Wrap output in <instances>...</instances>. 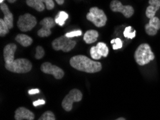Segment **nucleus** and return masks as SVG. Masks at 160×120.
<instances>
[{"label": "nucleus", "instance_id": "3", "mask_svg": "<svg viewBox=\"0 0 160 120\" xmlns=\"http://www.w3.org/2000/svg\"><path fill=\"white\" fill-rule=\"evenodd\" d=\"M32 63L29 60L25 58H18L14 60L10 64H5V68L9 71L25 73L30 71L32 69Z\"/></svg>", "mask_w": 160, "mask_h": 120}, {"label": "nucleus", "instance_id": "7", "mask_svg": "<svg viewBox=\"0 0 160 120\" xmlns=\"http://www.w3.org/2000/svg\"><path fill=\"white\" fill-rule=\"evenodd\" d=\"M37 24V19L32 14L26 13L19 17L18 21V26L22 32H28L32 30Z\"/></svg>", "mask_w": 160, "mask_h": 120}, {"label": "nucleus", "instance_id": "6", "mask_svg": "<svg viewBox=\"0 0 160 120\" xmlns=\"http://www.w3.org/2000/svg\"><path fill=\"white\" fill-rule=\"evenodd\" d=\"M83 98V94L81 91L74 89H72L68 95H66L62 102V107L66 112H71L74 102H79Z\"/></svg>", "mask_w": 160, "mask_h": 120}, {"label": "nucleus", "instance_id": "32", "mask_svg": "<svg viewBox=\"0 0 160 120\" xmlns=\"http://www.w3.org/2000/svg\"><path fill=\"white\" fill-rule=\"evenodd\" d=\"M116 120H126L125 118H123V117H119V118H118Z\"/></svg>", "mask_w": 160, "mask_h": 120}, {"label": "nucleus", "instance_id": "10", "mask_svg": "<svg viewBox=\"0 0 160 120\" xmlns=\"http://www.w3.org/2000/svg\"><path fill=\"white\" fill-rule=\"evenodd\" d=\"M41 70L47 74L54 76L56 79H61L64 76V71L58 66L51 64L49 62H45L41 65Z\"/></svg>", "mask_w": 160, "mask_h": 120}, {"label": "nucleus", "instance_id": "24", "mask_svg": "<svg viewBox=\"0 0 160 120\" xmlns=\"http://www.w3.org/2000/svg\"><path fill=\"white\" fill-rule=\"evenodd\" d=\"M111 43L112 44L113 50H118V49L122 48L123 46V42L120 38L113 39L111 41Z\"/></svg>", "mask_w": 160, "mask_h": 120}, {"label": "nucleus", "instance_id": "28", "mask_svg": "<svg viewBox=\"0 0 160 120\" xmlns=\"http://www.w3.org/2000/svg\"><path fill=\"white\" fill-rule=\"evenodd\" d=\"M45 104V101L42 99H39V100H37V101L33 102V105L35 107H38V106H39V105H42Z\"/></svg>", "mask_w": 160, "mask_h": 120}, {"label": "nucleus", "instance_id": "15", "mask_svg": "<svg viewBox=\"0 0 160 120\" xmlns=\"http://www.w3.org/2000/svg\"><path fill=\"white\" fill-rule=\"evenodd\" d=\"M0 8L4 14V21L7 24L9 29L13 28V14L9 11L8 6L5 3H2L0 5Z\"/></svg>", "mask_w": 160, "mask_h": 120}, {"label": "nucleus", "instance_id": "5", "mask_svg": "<svg viewBox=\"0 0 160 120\" xmlns=\"http://www.w3.org/2000/svg\"><path fill=\"white\" fill-rule=\"evenodd\" d=\"M76 45V41L71 40L65 35L56 38L52 43V46L55 50H62L65 53L71 51Z\"/></svg>", "mask_w": 160, "mask_h": 120}, {"label": "nucleus", "instance_id": "25", "mask_svg": "<svg viewBox=\"0 0 160 120\" xmlns=\"http://www.w3.org/2000/svg\"><path fill=\"white\" fill-rule=\"evenodd\" d=\"M45 55V50L41 46H38L36 48V53H35V58L36 59H41L43 56Z\"/></svg>", "mask_w": 160, "mask_h": 120}, {"label": "nucleus", "instance_id": "21", "mask_svg": "<svg viewBox=\"0 0 160 120\" xmlns=\"http://www.w3.org/2000/svg\"><path fill=\"white\" fill-rule=\"evenodd\" d=\"M123 35L128 39L134 38L136 36V30H133V28L131 26L127 27L123 31Z\"/></svg>", "mask_w": 160, "mask_h": 120}, {"label": "nucleus", "instance_id": "12", "mask_svg": "<svg viewBox=\"0 0 160 120\" xmlns=\"http://www.w3.org/2000/svg\"><path fill=\"white\" fill-rule=\"evenodd\" d=\"M160 29V20L157 17L149 19V23L145 25V30L147 35L153 36L157 33Z\"/></svg>", "mask_w": 160, "mask_h": 120}, {"label": "nucleus", "instance_id": "13", "mask_svg": "<svg viewBox=\"0 0 160 120\" xmlns=\"http://www.w3.org/2000/svg\"><path fill=\"white\" fill-rule=\"evenodd\" d=\"M17 50V45L14 43L7 45L4 48V58L5 64H10L14 60V53Z\"/></svg>", "mask_w": 160, "mask_h": 120}, {"label": "nucleus", "instance_id": "22", "mask_svg": "<svg viewBox=\"0 0 160 120\" xmlns=\"http://www.w3.org/2000/svg\"><path fill=\"white\" fill-rule=\"evenodd\" d=\"M10 29L8 28L7 24L4 23L3 19H0V36L3 37L5 36Z\"/></svg>", "mask_w": 160, "mask_h": 120}, {"label": "nucleus", "instance_id": "27", "mask_svg": "<svg viewBox=\"0 0 160 120\" xmlns=\"http://www.w3.org/2000/svg\"><path fill=\"white\" fill-rule=\"evenodd\" d=\"M82 35V31L81 30H75L70 32V33H68L65 34V36L68 37V38H73V37L76 36H81Z\"/></svg>", "mask_w": 160, "mask_h": 120}, {"label": "nucleus", "instance_id": "11", "mask_svg": "<svg viewBox=\"0 0 160 120\" xmlns=\"http://www.w3.org/2000/svg\"><path fill=\"white\" fill-rule=\"evenodd\" d=\"M108 48L104 43H98L96 46L91 48L90 53L93 59L99 60L101 57H107L108 54Z\"/></svg>", "mask_w": 160, "mask_h": 120}, {"label": "nucleus", "instance_id": "31", "mask_svg": "<svg viewBox=\"0 0 160 120\" xmlns=\"http://www.w3.org/2000/svg\"><path fill=\"white\" fill-rule=\"evenodd\" d=\"M7 1H8L9 3H14V2H15L17 0H7Z\"/></svg>", "mask_w": 160, "mask_h": 120}, {"label": "nucleus", "instance_id": "30", "mask_svg": "<svg viewBox=\"0 0 160 120\" xmlns=\"http://www.w3.org/2000/svg\"><path fill=\"white\" fill-rule=\"evenodd\" d=\"M55 1H56V2L58 4H60V5H62V4L64 3L65 0H55Z\"/></svg>", "mask_w": 160, "mask_h": 120}, {"label": "nucleus", "instance_id": "9", "mask_svg": "<svg viewBox=\"0 0 160 120\" xmlns=\"http://www.w3.org/2000/svg\"><path fill=\"white\" fill-rule=\"evenodd\" d=\"M40 24L42 27L38 30V35L40 38H45V37H48L51 35L50 29L54 28L56 23L55 19H53L52 18H45L40 22Z\"/></svg>", "mask_w": 160, "mask_h": 120}, {"label": "nucleus", "instance_id": "29", "mask_svg": "<svg viewBox=\"0 0 160 120\" xmlns=\"http://www.w3.org/2000/svg\"><path fill=\"white\" fill-rule=\"evenodd\" d=\"M39 92H40V90H39L38 89H30V91H29L28 94L30 95H33L35 94H38Z\"/></svg>", "mask_w": 160, "mask_h": 120}, {"label": "nucleus", "instance_id": "33", "mask_svg": "<svg viewBox=\"0 0 160 120\" xmlns=\"http://www.w3.org/2000/svg\"><path fill=\"white\" fill-rule=\"evenodd\" d=\"M4 1V0H0V3L2 4V3H3Z\"/></svg>", "mask_w": 160, "mask_h": 120}, {"label": "nucleus", "instance_id": "1", "mask_svg": "<svg viewBox=\"0 0 160 120\" xmlns=\"http://www.w3.org/2000/svg\"><path fill=\"white\" fill-rule=\"evenodd\" d=\"M70 64L72 68L86 73H97L102 69V65L98 61L92 60L85 55L73 56L70 60Z\"/></svg>", "mask_w": 160, "mask_h": 120}, {"label": "nucleus", "instance_id": "2", "mask_svg": "<svg viewBox=\"0 0 160 120\" xmlns=\"http://www.w3.org/2000/svg\"><path fill=\"white\" fill-rule=\"evenodd\" d=\"M134 58L139 65H144L154 59V54L149 45L144 43L140 45L135 51Z\"/></svg>", "mask_w": 160, "mask_h": 120}, {"label": "nucleus", "instance_id": "20", "mask_svg": "<svg viewBox=\"0 0 160 120\" xmlns=\"http://www.w3.org/2000/svg\"><path fill=\"white\" fill-rule=\"evenodd\" d=\"M68 18V14L64 11H61L55 17V21L56 24H59L60 26H63Z\"/></svg>", "mask_w": 160, "mask_h": 120}, {"label": "nucleus", "instance_id": "4", "mask_svg": "<svg viewBox=\"0 0 160 120\" xmlns=\"http://www.w3.org/2000/svg\"><path fill=\"white\" fill-rule=\"evenodd\" d=\"M88 20L93 23L98 28L105 26L107 21V17L102 9H98V7H92L86 15Z\"/></svg>", "mask_w": 160, "mask_h": 120}, {"label": "nucleus", "instance_id": "18", "mask_svg": "<svg viewBox=\"0 0 160 120\" xmlns=\"http://www.w3.org/2000/svg\"><path fill=\"white\" fill-rule=\"evenodd\" d=\"M15 40L17 42L24 47H28L32 43V39L30 36L25 35V34H19L16 36Z\"/></svg>", "mask_w": 160, "mask_h": 120}, {"label": "nucleus", "instance_id": "16", "mask_svg": "<svg viewBox=\"0 0 160 120\" xmlns=\"http://www.w3.org/2000/svg\"><path fill=\"white\" fill-rule=\"evenodd\" d=\"M149 6L147 8L146 16L149 19L155 17L156 12L160 8V0H149Z\"/></svg>", "mask_w": 160, "mask_h": 120}, {"label": "nucleus", "instance_id": "17", "mask_svg": "<svg viewBox=\"0 0 160 120\" xmlns=\"http://www.w3.org/2000/svg\"><path fill=\"white\" fill-rule=\"evenodd\" d=\"M98 37V33L96 30H88L85 33L83 39L87 44H91L95 43Z\"/></svg>", "mask_w": 160, "mask_h": 120}, {"label": "nucleus", "instance_id": "14", "mask_svg": "<svg viewBox=\"0 0 160 120\" xmlns=\"http://www.w3.org/2000/svg\"><path fill=\"white\" fill-rule=\"evenodd\" d=\"M14 118L16 120H33L35 119V114L25 107H19L15 111Z\"/></svg>", "mask_w": 160, "mask_h": 120}, {"label": "nucleus", "instance_id": "19", "mask_svg": "<svg viewBox=\"0 0 160 120\" xmlns=\"http://www.w3.org/2000/svg\"><path fill=\"white\" fill-rule=\"evenodd\" d=\"M26 3L38 12H42L45 9V4L42 0H26Z\"/></svg>", "mask_w": 160, "mask_h": 120}, {"label": "nucleus", "instance_id": "26", "mask_svg": "<svg viewBox=\"0 0 160 120\" xmlns=\"http://www.w3.org/2000/svg\"><path fill=\"white\" fill-rule=\"evenodd\" d=\"M42 1L45 4L46 9H48V10H51L54 8L55 3L53 0H42Z\"/></svg>", "mask_w": 160, "mask_h": 120}, {"label": "nucleus", "instance_id": "23", "mask_svg": "<svg viewBox=\"0 0 160 120\" xmlns=\"http://www.w3.org/2000/svg\"><path fill=\"white\" fill-rule=\"evenodd\" d=\"M38 120H55V117L51 111H47L42 114Z\"/></svg>", "mask_w": 160, "mask_h": 120}, {"label": "nucleus", "instance_id": "8", "mask_svg": "<svg viewBox=\"0 0 160 120\" xmlns=\"http://www.w3.org/2000/svg\"><path fill=\"white\" fill-rule=\"evenodd\" d=\"M110 8L114 12H121L123 16L127 18H129L134 13V9L132 6L126 5L123 6L118 0H113L110 4Z\"/></svg>", "mask_w": 160, "mask_h": 120}]
</instances>
